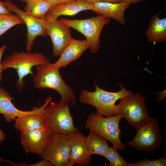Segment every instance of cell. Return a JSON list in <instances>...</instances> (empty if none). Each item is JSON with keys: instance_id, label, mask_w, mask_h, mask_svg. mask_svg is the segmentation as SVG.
I'll list each match as a JSON object with an SVG mask.
<instances>
[{"instance_id": "obj_17", "label": "cell", "mask_w": 166, "mask_h": 166, "mask_svg": "<svg viewBox=\"0 0 166 166\" xmlns=\"http://www.w3.org/2000/svg\"><path fill=\"white\" fill-rule=\"evenodd\" d=\"M89 48V46L86 39L80 40L72 38L55 64L59 68L65 67L72 62L80 58L83 52Z\"/></svg>"}, {"instance_id": "obj_27", "label": "cell", "mask_w": 166, "mask_h": 166, "mask_svg": "<svg viewBox=\"0 0 166 166\" xmlns=\"http://www.w3.org/2000/svg\"><path fill=\"white\" fill-rule=\"evenodd\" d=\"M38 162L33 164L28 165L27 166H53L52 165L44 159Z\"/></svg>"}, {"instance_id": "obj_9", "label": "cell", "mask_w": 166, "mask_h": 166, "mask_svg": "<svg viewBox=\"0 0 166 166\" xmlns=\"http://www.w3.org/2000/svg\"><path fill=\"white\" fill-rule=\"evenodd\" d=\"M69 135L51 133L44 149L42 158L53 166H69L70 150Z\"/></svg>"}, {"instance_id": "obj_25", "label": "cell", "mask_w": 166, "mask_h": 166, "mask_svg": "<svg viewBox=\"0 0 166 166\" xmlns=\"http://www.w3.org/2000/svg\"><path fill=\"white\" fill-rule=\"evenodd\" d=\"M52 6L72 2L77 0H47Z\"/></svg>"}, {"instance_id": "obj_31", "label": "cell", "mask_w": 166, "mask_h": 166, "mask_svg": "<svg viewBox=\"0 0 166 166\" xmlns=\"http://www.w3.org/2000/svg\"><path fill=\"white\" fill-rule=\"evenodd\" d=\"M123 1L128 2L129 4H136L139 2L143 1L144 0H122Z\"/></svg>"}, {"instance_id": "obj_22", "label": "cell", "mask_w": 166, "mask_h": 166, "mask_svg": "<svg viewBox=\"0 0 166 166\" xmlns=\"http://www.w3.org/2000/svg\"><path fill=\"white\" fill-rule=\"evenodd\" d=\"M24 24L22 18L16 14H0V36L13 27Z\"/></svg>"}, {"instance_id": "obj_26", "label": "cell", "mask_w": 166, "mask_h": 166, "mask_svg": "<svg viewBox=\"0 0 166 166\" xmlns=\"http://www.w3.org/2000/svg\"><path fill=\"white\" fill-rule=\"evenodd\" d=\"M0 14H11V12L3 2L0 1Z\"/></svg>"}, {"instance_id": "obj_11", "label": "cell", "mask_w": 166, "mask_h": 166, "mask_svg": "<svg viewBox=\"0 0 166 166\" xmlns=\"http://www.w3.org/2000/svg\"><path fill=\"white\" fill-rule=\"evenodd\" d=\"M21 132V143L25 152L36 154L42 158L52 133L50 129H37Z\"/></svg>"}, {"instance_id": "obj_29", "label": "cell", "mask_w": 166, "mask_h": 166, "mask_svg": "<svg viewBox=\"0 0 166 166\" xmlns=\"http://www.w3.org/2000/svg\"><path fill=\"white\" fill-rule=\"evenodd\" d=\"M85 1L92 3L99 2H108L113 3H118L123 2L122 0H83Z\"/></svg>"}, {"instance_id": "obj_10", "label": "cell", "mask_w": 166, "mask_h": 166, "mask_svg": "<svg viewBox=\"0 0 166 166\" xmlns=\"http://www.w3.org/2000/svg\"><path fill=\"white\" fill-rule=\"evenodd\" d=\"M6 6L11 11L20 16L26 25L27 29L26 43V49L29 52L34 45V41L38 36L45 37L47 35L48 21L45 18H37L20 10L9 0L3 2Z\"/></svg>"}, {"instance_id": "obj_24", "label": "cell", "mask_w": 166, "mask_h": 166, "mask_svg": "<svg viewBox=\"0 0 166 166\" xmlns=\"http://www.w3.org/2000/svg\"><path fill=\"white\" fill-rule=\"evenodd\" d=\"M166 156L156 160H152L144 158L139 162L128 163L127 166H165Z\"/></svg>"}, {"instance_id": "obj_23", "label": "cell", "mask_w": 166, "mask_h": 166, "mask_svg": "<svg viewBox=\"0 0 166 166\" xmlns=\"http://www.w3.org/2000/svg\"><path fill=\"white\" fill-rule=\"evenodd\" d=\"M103 156L109 160L110 166H127L128 163L113 147H109Z\"/></svg>"}, {"instance_id": "obj_6", "label": "cell", "mask_w": 166, "mask_h": 166, "mask_svg": "<svg viewBox=\"0 0 166 166\" xmlns=\"http://www.w3.org/2000/svg\"><path fill=\"white\" fill-rule=\"evenodd\" d=\"M43 115L52 133L70 135L80 132L73 124L69 105L52 102L45 108Z\"/></svg>"}, {"instance_id": "obj_32", "label": "cell", "mask_w": 166, "mask_h": 166, "mask_svg": "<svg viewBox=\"0 0 166 166\" xmlns=\"http://www.w3.org/2000/svg\"><path fill=\"white\" fill-rule=\"evenodd\" d=\"M21 2H26L27 3L29 2H33L40 1V0H19Z\"/></svg>"}, {"instance_id": "obj_16", "label": "cell", "mask_w": 166, "mask_h": 166, "mask_svg": "<svg viewBox=\"0 0 166 166\" xmlns=\"http://www.w3.org/2000/svg\"><path fill=\"white\" fill-rule=\"evenodd\" d=\"M93 3L83 0H77L69 3L52 6L45 18L48 21L57 19L61 15L73 16L85 10H92Z\"/></svg>"}, {"instance_id": "obj_4", "label": "cell", "mask_w": 166, "mask_h": 166, "mask_svg": "<svg viewBox=\"0 0 166 166\" xmlns=\"http://www.w3.org/2000/svg\"><path fill=\"white\" fill-rule=\"evenodd\" d=\"M122 117L116 116L104 117L90 113L86 120L85 128L100 135L113 145V147L121 151L125 149V145L121 142L120 136L121 132L119 122Z\"/></svg>"}, {"instance_id": "obj_20", "label": "cell", "mask_w": 166, "mask_h": 166, "mask_svg": "<svg viewBox=\"0 0 166 166\" xmlns=\"http://www.w3.org/2000/svg\"><path fill=\"white\" fill-rule=\"evenodd\" d=\"M107 140L90 130L88 136L85 139L86 148L91 155H97L103 156L109 147Z\"/></svg>"}, {"instance_id": "obj_30", "label": "cell", "mask_w": 166, "mask_h": 166, "mask_svg": "<svg viewBox=\"0 0 166 166\" xmlns=\"http://www.w3.org/2000/svg\"><path fill=\"white\" fill-rule=\"evenodd\" d=\"M6 134L0 128V143H3L5 140Z\"/></svg>"}, {"instance_id": "obj_28", "label": "cell", "mask_w": 166, "mask_h": 166, "mask_svg": "<svg viewBox=\"0 0 166 166\" xmlns=\"http://www.w3.org/2000/svg\"><path fill=\"white\" fill-rule=\"evenodd\" d=\"M6 46L4 45L0 47V82L1 81L2 79V71L1 67V59L3 55V54L6 48Z\"/></svg>"}, {"instance_id": "obj_7", "label": "cell", "mask_w": 166, "mask_h": 166, "mask_svg": "<svg viewBox=\"0 0 166 166\" xmlns=\"http://www.w3.org/2000/svg\"><path fill=\"white\" fill-rule=\"evenodd\" d=\"M136 130L134 137L126 145L146 152L153 151L160 147L162 136L156 118L149 117Z\"/></svg>"}, {"instance_id": "obj_12", "label": "cell", "mask_w": 166, "mask_h": 166, "mask_svg": "<svg viewBox=\"0 0 166 166\" xmlns=\"http://www.w3.org/2000/svg\"><path fill=\"white\" fill-rule=\"evenodd\" d=\"M14 98L10 94L0 86V113L3 115V118L7 122H10L19 117L34 113H43L45 108L51 101L52 98L48 97L43 105L40 107H34L30 111L19 110L12 102Z\"/></svg>"}, {"instance_id": "obj_18", "label": "cell", "mask_w": 166, "mask_h": 166, "mask_svg": "<svg viewBox=\"0 0 166 166\" xmlns=\"http://www.w3.org/2000/svg\"><path fill=\"white\" fill-rule=\"evenodd\" d=\"M43 114L31 113L16 118L14 119L15 128L20 132L37 129H49Z\"/></svg>"}, {"instance_id": "obj_13", "label": "cell", "mask_w": 166, "mask_h": 166, "mask_svg": "<svg viewBox=\"0 0 166 166\" xmlns=\"http://www.w3.org/2000/svg\"><path fill=\"white\" fill-rule=\"evenodd\" d=\"M47 34L52 40L53 54L55 57L60 55L72 38L70 27L57 19L48 21Z\"/></svg>"}, {"instance_id": "obj_1", "label": "cell", "mask_w": 166, "mask_h": 166, "mask_svg": "<svg viewBox=\"0 0 166 166\" xmlns=\"http://www.w3.org/2000/svg\"><path fill=\"white\" fill-rule=\"evenodd\" d=\"M59 68L55 63L36 66V73L33 79L34 86L38 89L49 88L54 90L61 97L59 103L69 105L72 101H75L76 96L72 87L67 85L62 79Z\"/></svg>"}, {"instance_id": "obj_21", "label": "cell", "mask_w": 166, "mask_h": 166, "mask_svg": "<svg viewBox=\"0 0 166 166\" xmlns=\"http://www.w3.org/2000/svg\"><path fill=\"white\" fill-rule=\"evenodd\" d=\"M52 6L47 0H40L27 3L24 10L32 16L39 19L45 18Z\"/></svg>"}, {"instance_id": "obj_15", "label": "cell", "mask_w": 166, "mask_h": 166, "mask_svg": "<svg viewBox=\"0 0 166 166\" xmlns=\"http://www.w3.org/2000/svg\"><path fill=\"white\" fill-rule=\"evenodd\" d=\"M92 10L98 15L113 19L122 25L125 24L124 12L130 6L123 1L118 3L99 2L93 3Z\"/></svg>"}, {"instance_id": "obj_2", "label": "cell", "mask_w": 166, "mask_h": 166, "mask_svg": "<svg viewBox=\"0 0 166 166\" xmlns=\"http://www.w3.org/2000/svg\"><path fill=\"white\" fill-rule=\"evenodd\" d=\"M121 90L117 92L107 91L100 88L94 82L95 91L90 92L83 90L81 93L79 101L82 103L91 105L95 108V114L99 116L110 117L119 114V105H116L119 99L133 94L126 89L121 84Z\"/></svg>"}, {"instance_id": "obj_3", "label": "cell", "mask_w": 166, "mask_h": 166, "mask_svg": "<svg viewBox=\"0 0 166 166\" xmlns=\"http://www.w3.org/2000/svg\"><path fill=\"white\" fill-rule=\"evenodd\" d=\"M49 63V59L41 53L16 52L2 61L1 65L2 71L10 68L16 70L18 78L15 86L18 91L21 92L25 87L24 77L29 74L34 75L32 67Z\"/></svg>"}, {"instance_id": "obj_14", "label": "cell", "mask_w": 166, "mask_h": 166, "mask_svg": "<svg viewBox=\"0 0 166 166\" xmlns=\"http://www.w3.org/2000/svg\"><path fill=\"white\" fill-rule=\"evenodd\" d=\"M85 137L80 132L69 135V143L70 152L69 166H73L75 164L78 166L90 165L92 158L86 148Z\"/></svg>"}, {"instance_id": "obj_5", "label": "cell", "mask_w": 166, "mask_h": 166, "mask_svg": "<svg viewBox=\"0 0 166 166\" xmlns=\"http://www.w3.org/2000/svg\"><path fill=\"white\" fill-rule=\"evenodd\" d=\"M59 20L67 26L83 34L86 38L90 51L93 53L99 50L101 32L104 26L111 22L110 18L100 15L84 19L69 20L61 18Z\"/></svg>"}, {"instance_id": "obj_8", "label": "cell", "mask_w": 166, "mask_h": 166, "mask_svg": "<svg viewBox=\"0 0 166 166\" xmlns=\"http://www.w3.org/2000/svg\"><path fill=\"white\" fill-rule=\"evenodd\" d=\"M119 114L130 125L138 128L149 117L145 100L140 94H133L121 99Z\"/></svg>"}, {"instance_id": "obj_19", "label": "cell", "mask_w": 166, "mask_h": 166, "mask_svg": "<svg viewBox=\"0 0 166 166\" xmlns=\"http://www.w3.org/2000/svg\"><path fill=\"white\" fill-rule=\"evenodd\" d=\"M159 14L151 18L145 32L148 41L154 44L166 41V18H160Z\"/></svg>"}]
</instances>
